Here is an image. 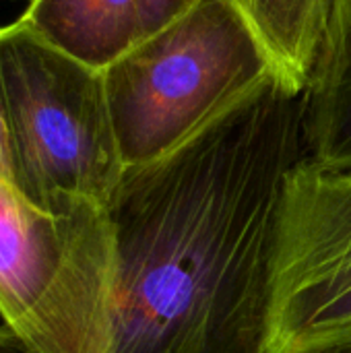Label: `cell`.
Returning a JSON list of instances; mask_svg holds the SVG:
<instances>
[{
  "instance_id": "1",
  "label": "cell",
  "mask_w": 351,
  "mask_h": 353,
  "mask_svg": "<svg viewBox=\"0 0 351 353\" xmlns=\"http://www.w3.org/2000/svg\"><path fill=\"white\" fill-rule=\"evenodd\" d=\"M310 159L306 91L271 77L110 203L112 353H265L285 192Z\"/></svg>"
},
{
  "instance_id": "2",
  "label": "cell",
  "mask_w": 351,
  "mask_h": 353,
  "mask_svg": "<svg viewBox=\"0 0 351 353\" xmlns=\"http://www.w3.org/2000/svg\"><path fill=\"white\" fill-rule=\"evenodd\" d=\"M271 77V62L234 6L201 0L103 70L126 170L176 151Z\"/></svg>"
},
{
  "instance_id": "3",
  "label": "cell",
  "mask_w": 351,
  "mask_h": 353,
  "mask_svg": "<svg viewBox=\"0 0 351 353\" xmlns=\"http://www.w3.org/2000/svg\"><path fill=\"white\" fill-rule=\"evenodd\" d=\"M118 256L110 209H41L0 176V316L33 353H112Z\"/></svg>"
},
{
  "instance_id": "4",
  "label": "cell",
  "mask_w": 351,
  "mask_h": 353,
  "mask_svg": "<svg viewBox=\"0 0 351 353\" xmlns=\"http://www.w3.org/2000/svg\"><path fill=\"white\" fill-rule=\"evenodd\" d=\"M0 91L12 186L41 209L74 201L110 207L126 165L103 72L62 54L17 19L0 27Z\"/></svg>"
},
{
  "instance_id": "5",
  "label": "cell",
  "mask_w": 351,
  "mask_h": 353,
  "mask_svg": "<svg viewBox=\"0 0 351 353\" xmlns=\"http://www.w3.org/2000/svg\"><path fill=\"white\" fill-rule=\"evenodd\" d=\"M351 345V168L302 163L290 178L265 353Z\"/></svg>"
},
{
  "instance_id": "6",
  "label": "cell",
  "mask_w": 351,
  "mask_h": 353,
  "mask_svg": "<svg viewBox=\"0 0 351 353\" xmlns=\"http://www.w3.org/2000/svg\"><path fill=\"white\" fill-rule=\"evenodd\" d=\"M19 19L43 41L99 72L143 39L139 0H29Z\"/></svg>"
},
{
  "instance_id": "7",
  "label": "cell",
  "mask_w": 351,
  "mask_h": 353,
  "mask_svg": "<svg viewBox=\"0 0 351 353\" xmlns=\"http://www.w3.org/2000/svg\"><path fill=\"white\" fill-rule=\"evenodd\" d=\"M310 163L351 168V0H333L306 87Z\"/></svg>"
},
{
  "instance_id": "8",
  "label": "cell",
  "mask_w": 351,
  "mask_h": 353,
  "mask_svg": "<svg viewBox=\"0 0 351 353\" xmlns=\"http://www.w3.org/2000/svg\"><path fill=\"white\" fill-rule=\"evenodd\" d=\"M263 48L275 77L306 91L333 0H228Z\"/></svg>"
},
{
  "instance_id": "9",
  "label": "cell",
  "mask_w": 351,
  "mask_h": 353,
  "mask_svg": "<svg viewBox=\"0 0 351 353\" xmlns=\"http://www.w3.org/2000/svg\"><path fill=\"white\" fill-rule=\"evenodd\" d=\"M201 0H139L143 19V37L157 33L166 25L174 23Z\"/></svg>"
},
{
  "instance_id": "10",
  "label": "cell",
  "mask_w": 351,
  "mask_h": 353,
  "mask_svg": "<svg viewBox=\"0 0 351 353\" xmlns=\"http://www.w3.org/2000/svg\"><path fill=\"white\" fill-rule=\"evenodd\" d=\"M0 176L6 178L10 184L14 180V161H12V149H10V137H8L2 91H0Z\"/></svg>"
},
{
  "instance_id": "11",
  "label": "cell",
  "mask_w": 351,
  "mask_h": 353,
  "mask_svg": "<svg viewBox=\"0 0 351 353\" xmlns=\"http://www.w3.org/2000/svg\"><path fill=\"white\" fill-rule=\"evenodd\" d=\"M0 353H33L10 329L0 327Z\"/></svg>"
},
{
  "instance_id": "12",
  "label": "cell",
  "mask_w": 351,
  "mask_h": 353,
  "mask_svg": "<svg viewBox=\"0 0 351 353\" xmlns=\"http://www.w3.org/2000/svg\"><path fill=\"white\" fill-rule=\"evenodd\" d=\"M308 353H351V345H348V347H331V350H321V352Z\"/></svg>"
}]
</instances>
